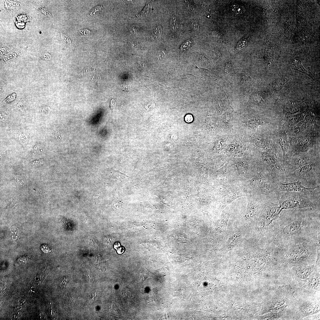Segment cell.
<instances>
[{
  "label": "cell",
  "instance_id": "6da1fadb",
  "mask_svg": "<svg viewBox=\"0 0 320 320\" xmlns=\"http://www.w3.org/2000/svg\"><path fill=\"white\" fill-rule=\"evenodd\" d=\"M320 233V209H283L269 226L264 240L281 247L315 240Z\"/></svg>",
  "mask_w": 320,
  "mask_h": 320
},
{
  "label": "cell",
  "instance_id": "7a4b0ae2",
  "mask_svg": "<svg viewBox=\"0 0 320 320\" xmlns=\"http://www.w3.org/2000/svg\"><path fill=\"white\" fill-rule=\"evenodd\" d=\"M282 264L287 269L293 267L320 264V240L307 241L280 247Z\"/></svg>",
  "mask_w": 320,
  "mask_h": 320
},
{
  "label": "cell",
  "instance_id": "3957f363",
  "mask_svg": "<svg viewBox=\"0 0 320 320\" xmlns=\"http://www.w3.org/2000/svg\"><path fill=\"white\" fill-rule=\"evenodd\" d=\"M274 290L270 303L269 316L271 319H293L297 298L290 285H280Z\"/></svg>",
  "mask_w": 320,
  "mask_h": 320
},
{
  "label": "cell",
  "instance_id": "277c9868",
  "mask_svg": "<svg viewBox=\"0 0 320 320\" xmlns=\"http://www.w3.org/2000/svg\"><path fill=\"white\" fill-rule=\"evenodd\" d=\"M257 164L255 175L250 179L241 183L251 189L253 193L265 196L278 202L281 193L278 188L279 183L265 168Z\"/></svg>",
  "mask_w": 320,
  "mask_h": 320
},
{
  "label": "cell",
  "instance_id": "5b68a950",
  "mask_svg": "<svg viewBox=\"0 0 320 320\" xmlns=\"http://www.w3.org/2000/svg\"><path fill=\"white\" fill-rule=\"evenodd\" d=\"M277 201L281 211L303 208L320 210V193L282 192Z\"/></svg>",
  "mask_w": 320,
  "mask_h": 320
},
{
  "label": "cell",
  "instance_id": "8992f818",
  "mask_svg": "<svg viewBox=\"0 0 320 320\" xmlns=\"http://www.w3.org/2000/svg\"><path fill=\"white\" fill-rule=\"evenodd\" d=\"M281 211L278 203L270 200L267 201L252 231L254 241L264 240L269 226Z\"/></svg>",
  "mask_w": 320,
  "mask_h": 320
},
{
  "label": "cell",
  "instance_id": "52a82bcc",
  "mask_svg": "<svg viewBox=\"0 0 320 320\" xmlns=\"http://www.w3.org/2000/svg\"><path fill=\"white\" fill-rule=\"evenodd\" d=\"M247 198V207L239 216L238 221L242 225L250 228L252 231L265 203L270 199L254 193Z\"/></svg>",
  "mask_w": 320,
  "mask_h": 320
},
{
  "label": "cell",
  "instance_id": "ba28073f",
  "mask_svg": "<svg viewBox=\"0 0 320 320\" xmlns=\"http://www.w3.org/2000/svg\"><path fill=\"white\" fill-rule=\"evenodd\" d=\"M320 160L304 165L287 176V183L300 181L304 186L314 187L320 185Z\"/></svg>",
  "mask_w": 320,
  "mask_h": 320
},
{
  "label": "cell",
  "instance_id": "9c48e42d",
  "mask_svg": "<svg viewBox=\"0 0 320 320\" xmlns=\"http://www.w3.org/2000/svg\"><path fill=\"white\" fill-rule=\"evenodd\" d=\"M219 201L221 211L234 200L240 197L251 196L253 193L239 183L219 185Z\"/></svg>",
  "mask_w": 320,
  "mask_h": 320
},
{
  "label": "cell",
  "instance_id": "30bf717a",
  "mask_svg": "<svg viewBox=\"0 0 320 320\" xmlns=\"http://www.w3.org/2000/svg\"><path fill=\"white\" fill-rule=\"evenodd\" d=\"M257 163L265 168L279 183H287L286 169L282 163L273 155L259 151L255 156Z\"/></svg>",
  "mask_w": 320,
  "mask_h": 320
},
{
  "label": "cell",
  "instance_id": "8fae6325",
  "mask_svg": "<svg viewBox=\"0 0 320 320\" xmlns=\"http://www.w3.org/2000/svg\"><path fill=\"white\" fill-rule=\"evenodd\" d=\"M231 164L232 171L236 181L238 183L248 180L255 174L257 164L254 157H242L233 160Z\"/></svg>",
  "mask_w": 320,
  "mask_h": 320
},
{
  "label": "cell",
  "instance_id": "7c38bea8",
  "mask_svg": "<svg viewBox=\"0 0 320 320\" xmlns=\"http://www.w3.org/2000/svg\"><path fill=\"white\" fill-rule=\"evenodd\" d=\"M278 126V130L276 133L277 140L282 154V165L286 169L290 163L293 152L282 119L279 121Z\"/></svg>",
  "mask_w": 320,
  "mask_h": 320
},
{
  "label": "cell",
  "instance_id": "4fadbf2b",
  "mask_svg": "<svg viewBox=\"0 0 320 320\" xmlns=\"http://www.w3.org/2000/svg\"><path fill=\"white\" fill-rule=\"evenodd\" d=\"M297 300L293 319H301L305 317L316 314L320 311L319 299L302 298Z\"/></svg>",
  "mask_w": 320,
  "mask_h": 320
},
{
  "label": "cell",
  "instance_id": "5bb4252c",
  "mask_svg": "<svg viewBox=\"0 0 320 320\" xmlns=\"http://www.w3.org/2000/svg\"><path fill=\"white\" fill-rule=\"evenodd\" d=\"M319 153L298 152L294 153L286 169L287 176L306 164L320 160Z\"/></svg>",
  "mask_w": 320,
  "mask_h": 320
},
{
  "label": "cell",
  "instance_id": "9a60e30c",
  "mask_svg": "<svg viewBox=\"0 0 320 320\" xmlns=\"http://www.w3.org/2000/svg\"><path fill=\"white\" fill-rule=\"evenodd\" d=\"M314 131H311L295 137L292 148L293 154L296 153L307 152L314 144L317 135Z\"/></svg>",
  "mask_w": 320,
  "mask_h": 320
},
{
  "label": "cell",
  "instance_id": "2e32d148",
  "mask_svg": "<svg viewBox=\"0 0 320 320\" xmlns=\"http://www.w3.org/2000/svg\"><path fill=\"white\" fill-rule=\"evenodd\" d=\"M278 188L281 192H295L304 193H320V185L314 187L308 188L303 185L299 180L286 183H279Z\"/></svg>",
  "mask_w": 320,
  "mask_h": 320
},
{
  "label": "cell",
  "instance_id": "e0dca14e",
  "mask_svg": "<svg viewBox=\"0 0 320 320\" xmlns=\"http://www.w3.org/2000/svg\"><path fill=\"white\" fill-rule=\"evenodd\" d=\"M244 125L255 131L260 126L272 124L270 121L260 117H254L249 118L242 121ZM277 124L278 123H273Z\"/></svg>",
  "mask_w": 320,
  "mask_h": 320
},
{
  "label": "cell",
  "instance_id": "ac0fdd59",
  "mask_svg": "<svg viewBox=\"0 0 320 320\" xmlns=\"http://www.w3.org/2000/svg\"><path fill=\"white\" fill-rule=\"evenodd\" d=\"M241 237L240 229L238 228L235 229L228 238L225 246L226 249L230 250L235 248L240 242Z\"/></svg>",
  "mask_w": 320,
  "mask_h": 320
},
{
  "label": "cell",
  "instance_id": "d6986e66",
  "mask_svg": "<svg viewBox=\"0 0 320 320\" xmlns=\"http://www.w3.org/2000/svg\"><path fill=\"white\" fill-rule=\"evenodd\" d=\"M291 67L292 69L305 74L313 80H315V77L313 74L311 72L307 71L302 65L299 60H292L291 62Z\"/></svg>",
  "mask_w": 320,
  "mask_h": 320
},
{
  "label": "cell",
  "instance_id": "ffe728a7",
  "mask_svg": "<svg viewBox=\"0 0 320 320\" xmlns=\"http://www.w3.org/2000/svg\"><path fill=\"white\" fill-rule=\"evenodd\" d=\"M289 79H285L282 77L275 79L272 83V87L273 90L276 92L280 90L286 83Z\"/></svg>",
  "mask_w": 320,
  "mask_h": 320
},
{
  "label": "cell",
  "instance_id": "44dd1931",
  "mask_svg": "<svg viewBox=\"0 0 320 320\" xmlns=\"http://www.w3.org/2000/svg\"><path fill=\"white\" fill-rule=\"evenodd\" d=\"M162 31V28L161 26L158 25L153 30L151 35V38L153 39L158 38L161 35Z\"/></svg>",
  "mask_w": 320,
  "mask_h": 320
},
{
  "label": "cell",
  "instance_id": "7402d4cb",
  "mask_svg": "<svg viewBox=\"0 0 320 320\" xmlns=\"http://www.w3.org/2000/svg\"><path fill=\"white\" fill-rule=\"evenodd\" d=\"M193 41L191 39H189L184 42L181 45L180 49L182 52H185L188 50L192 46Z\"/></svg>",
  "mask_w": 320,
  "mask_h": 320
},
{
  "label": "cell",
  "instance_id": "603a6c76",
  "mask_svg": "<svg viewBox=\"0 0 320 320\" xmlns=\"http://www.w3.org/2000/svg\"><path fill=\"white\" fill-rule=\"evenodd\" d=\"M152 9V4L149 2L146 4L144 9L142 11L141 15L142 16H147L149 15L151 12Z\"/></svg>",
  "mask_w": 320,
  "mask_h": 320
},
{
  "label": "cell",
  "instance_id": "cb8c5ba5",
  "mask_svg": "<svg viewBox=\"0 0 320 320\" xmlns=\"http://www.w3.org/2000/svg\"><path fill=\"white\" fill-rule=\"evenodd\" d=\"M19 233V230L16 227L13 226L11 228L10 230V234L13 239H16L18 237Z\"/></svg>",
  "mask_w": 320,
  "mask_h": 320
},
{
  "label": "cell",
  "instance_id": "d4e9b609",
  "mask_svg": "<svg viewBox=\"0 0 320 320\" xmlns=\"http://www.w3.org/2000/svg\"><path fill=\"white\" fill-rule=\"evenodd\" d=\"M253 100L256 104L258 105H262L263 102L261 95L259 93L254 95Z\"/></svg>",
  "mask_w": 320,
  "mask_h": 320
},
{
  "label": "cell",
  "instance_id": "484cf974",
  "mask_svg": "<svg viewBox=\"0 0 320 320\" xmlns=\"http://www.w3.org/2000/svg\"><path fill=\"white\" fill-rule=\"evenodd\" d=\"M243 7L241 6L238 4H235L232 7L233 10L237 14L242 13L244 9H242Z\"/></svg>",
  "mask_w": 320,
  "mask_h": 320
},
{
  "label": "cell",
  "instance_id": "4316f807",
  "mask_svg": "<svg viewBox=\"0 0 320 320\" xmlns=\"http://www.w3.org/2000/svg\"><path fill=\"white\" fill-rule=\"evenodd\" d=\"M176 17L175 15L172 16L170 19V25L172 30L175 31L176 29Z\"/></svg>",
  "mask_w": 320,
  "mask_h": 320
},
{
  "label": "cell",
  "instance_id": "83f0119b",
  "mask_svg": "<svg viewBox=\"0 0 320 320\" xmlns=\"http://www.w3.org/2000/svg\"><path fill=\"white\" fill-rule=\"evenodd\" d=\"M51 109L49 107L45 106L43 107L41 110V113L42 116H48L50 113Z\"/></svg>",
  "mask_w": 320,
  "mask_h": 320
},
{
  "label": "cell",
  "instance_id": "f1b7e54d",
  "mask_svg": "<svg viewBox=\"0 0 320 320\" xmlns=\"http://www.w3.org/2000/svg\"><path fill=\"white\" fill-rule=\"evenodd\" d=\"M241 77L244 81H249L251 79L249 73L247 71L242 72L241 74Z\"/></svg>",
  "mask_w": 320,
  "mask_h": 320
},
{
  "label": "cell",
  "instance_id": "f546056e",
  "mask_svg": "<svg viewBox=\"0 0 320 320\" xmlns=\"http://www.w3.org/2000/svg\"><path fill=\"white\" fill-rule=\"evenodd\" d=\"M247 41H248L247 39H242L239 42L238 44V45H237V46H238V47H237V49H239V50L242 49L246 45L247 42Z\"/></svg>",
  "mask_w": 320,
  "mask_h": 320
},
{
  "label": "cell",
  "instance_id": "4dcf8cb0",
  "mask_svg": "<svg viewBox=\"0 0 320 320\" xmlns=\"http://www.w3.org/2000/svg\"><path fill=\"white\" fill-rule=\"evenodd\" d=\"M78 33L81 34V35L85 36L88 37L90 34V31L89 30L87 29H84L79 30Z\"/></svg>",
  "mask_w": 320,
  "mask_h": 320
},
{
  "label": "cell",
  "instance_id": "1f68e13d",
  "mask_svg": "<svg viewBox=\"0 0 320 320\" xmlns=\"http://www.w3.org/2000/svg\"><path fill=\"white\" fill-rule=\"evenodd\" d=\"M15 97L16 94L14 93L13 94L8 97L4 100V102L5 103H9L13 100L15 98Z\"/></svg>",
  "mask_w": 320,
  "mask_h": 320
},
{
  "label": "cell",
  "instance_id": "d6a6232c",
  "mask_svg": "<svg viewBox=\"0 0 320 320\" xmlns=\"http://www.w3.org/2000/svg\"><path fill=\"white\" fill-rule=\"evenodd\" d=\"M191 26L193 28L196 30H198L199 28V25L197 21L196 20L192 22Z\"/></svg>",
  "mask_w": 320,
  "mask_h": 320
},
{
  "label": "cell",
  "instance_id": "836d02e7",
  "mask_svg": "<svg viewBox=\"0 0 320 320\" xmlns=\"http://www.w3.org/2000/svg\"><path fill=\"white\" fill-rule=\"evenodd\" d=\"M61 38L63 39V41L65 42L66 43H68L69 44L71 43V40L70 38L66 35L64 34L61 35Z\"/></svg>",
  "mask_w": 320,
  "mask_h": 320
},
{
  "label": "cell",
  "instance_id": "e575fe53",
  "mask_svg": "<svg viewBox=\"0 0 320 320\" xmlns=\"http://www.w3.org/2000/svg\"><path fill=\"white\" fill-rule=\"evenodd\" d=\"M185 119L187 122H191L193 120V117L192 115L188 114L185 116Z\"/></svg>",
  "mask_w": 320,
  "mask_h": 320
},
{
  "label": "cell",
  "instance_id": "d590c367",
  "mask_svg": "<svg viewBox=\"0 0 320 320\" xmlns=\"http://www.w3.org/2000/svg\"><path fill=\"white\" fill-rule=\"evenodd\" d=\"M41 248L42 250L44 252H47L50 250L49 248L45 244L41 246Z\"/></svg>",
  "mask_w": 320,
  "mask_h": 320
},
{
  "label": "cell",
  "instance_id": "8d00e7d4",
  "mask_svg": "<svg viewBox=\"0 0 320 320\" xmlns=\"http://www.w3.org/2000/svg\"><path fill=\"white\" fill-rule=\"evenodd\" d=\"M19 138L20 141L22 142L23 143H25V142H26L27 138L23 135H21L19 137Z\"/></svg>",
  "mask_w": 320,
  "mask_h": 320
},
{
  "label": "cell",
  "instance_id": "74e56055",
  "mask_svg": "<svg viewBox=\"0 0 320 320\" xmlns=\"http://www.w3.org/2000/svg\"><path fill=\"white\" fill-rule=\"evenodd\" d=\"M44 162L43 161H42V160H40L39 161H35L34 162H33L32 164H33V165H36L35 166H39V165H41L42 164H44Z\"/></svg>",
  "mask_w": 320,
  "mask_h": 320
},
{
  "label": "cell",
  "instance_id": "f35d334b",
  "mask_svg": "<svg viewBox=\"0 0 320 320\" xmlns=\"http://www.w3.org/2000/svg\"><path fill=\"white\" fill-rule=\"evenodd\" d=\"M130 86H122V90L123 91H128Z\"/></svg>",
  "mask_w": 320,
  "mask_h": 320
},
{
  "label": "cell",
  "instance_id": "ab89813d",
  "mask_svg": "<svg viewBox=\"0 0 320 320\" xmlns=\"http://www.w3.org/2000/svg\"><path fill=\"white\" fill-rule=\"evenodd\" d=\"M230 65L229 64V65H226V66H225V68L226 69V71H230V70H231V69L232 68V66L231 65H230Z\"/></svg>",
  "mask_w": 320,
  "mask_h": 320
}]
</instances>
